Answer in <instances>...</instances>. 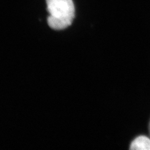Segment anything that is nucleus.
<instances>
[{"label": "nucleus", "mask_w": 150, "mask_h": 150, "mask_svg": "<svg viewBox=\"0 0 150 150\" xmlns=\"http://www.w3.org/2000/svg\"><path fill=\"white\" fill-rule=\"evenodd\" d=\"M130 150H150V138L146 136H139L131 142Z\"/></svg>", "instance_id": "2"}, {"label": "nucleus", "mask_w": 150, "mask_h": 150, "mask_svg": "<svg viewBox=\"0 0 150 150\" xmlns=\"http://www.w3.org/2000/svg\"><path fill=\"white\" fill-rule=\"evenodd\" d=\"M49 26L61 30L70 26L75 17V6L72 0H46Z\"/></svg>", "instance_id": "1"}, {"label": "nucleus", "mask_w": 150, "mask_h": 150, "mask_svg": "<svg viewBox=\"0 0 150 150\" xmlns=\"http://www.w3.org/2000/svg\"><path fill=\"white\" fill-rule=\"evenodd\" d=\"M149 132H150V124H149Z\"/></svg>", "instance_id": "3"}]
</instances>
